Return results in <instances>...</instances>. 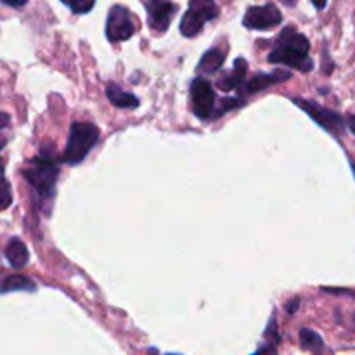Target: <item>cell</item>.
Here are the masks:
<instances>
[{"mask_svg": "<svg viewBox=\"0 0 355 355\" xmlns=\"http://www.w3.org/2000/svg\"><path fill=\"white\" fill-rule=\"evenodd\" d=\"M290 78L291 73L288 69H276L272 73H259L252 80H248V83H246V92H259V90L267 89V87L274 85V83L286 82Z\"/></svg>", "mask_w": 355, "mask_h": 355, "instance_id": "obj_10", "label": "cell"}, {"mask_svg": "<svg viewBox=\"0 0 355 355\" xmlns=\"http://www.w3.org/2000/svg\"><path fill=\"white\" fill-rule=\"evenodd\" d=\"M162 2H170V0H149V3H162Z\"/></svg>", "mask_w": 355, "mask_h": 355, "instance_id": "obj_26", "label": "cell"}, {"mask_svg": "<svg viewBox=\"0 0 355 355\" xmlns=\"http://www.w3.org/2000/svg\"><path fill=\"white\" fill-rule=\"evenodd\" d=\"M312 3H314L315 9H324L326 3H328V0H312Z\"/></svg>", "mask_w": 355, "mask_h": 355, "instance_id": "obj_23", "label": "cell"}, {"mask_svg": "<svg viewBox=\"0 0 355 355\" xmlns=\"http://www.w3.org/2000/svg\"><path fill=\"white\" fill-rule=\"evenodd\" d=\"M309 51H311V44L307 37L298 33L293 26H288L277 37L276 45L269 54V62L290 66L298 71H311L314 68V62L309 58Z\"/></svg>", "mask_w": 355, "mask_h": 355, "instance_id": "obj_1", "label": "cell"}, {"mask_svg": "<svg viewBox=\"0 0 355 355\" xmlns=\"http://www.w3.org/2000/svg\"><path fill=\"white\" fill-rule=\"evenodd\" d=\"M284 3H286V6H295V3H297V0H283Z\"/></svg>", "mask_w": 355, "mask_h": 355, "instance_id": "obj_25", "label": "cell"}, {"mask_svg": "<svg viewBox=\"0 0 355 355\" xmlns=\"http://www.w3.org/2000/svg\"><path fill=\"white\" fill-rule=\"evenodd\" d=\"M352 165H354V163H352ZM354 172H355V165H354Z\"/></svg>", "mask_w": 355, "mask_h": 355, "instance_id": "obj_27", "label": "cell"}, {"mask_svg": "<svg viewBox=\"0 0 355 355\" xmlns=\"http://www.w3.org/2000/svg\"><path fill=\"white\" fill-rule=\"evenodd\" d=\"M66 6H69V9L76 14H87L92 10V7L96 6V0H61Z\"/></svg>", "mask_w": 355, "mask_h": 355, "instance_id": "obj_18", "label": "cell"}, {"mask_svg": "<svg viewBox=\"0 0 355 355\" xmlns=\"http://www.w3.org/2000/svg\"><path fill=\"white\" fill-rule=\"evenodd\" d=\"M218 7L214 0H191L189 9L180 21V33L184 37H196L203 30L205 23L218 16Z\"/></svg>", "mask_w": 355, "mask_h": 355, "instance_id": "obj_4", "label": "cell"}, {"mask_svg": "<svg viewBox=\"0 0 355 355\" xmlns=\"http://www.w3.org/2000/svg\"><path fill=\"white\" fill-rule=\"evenodd\" d=\"M10 127V116L7 113H0V151L7 144V130Z\"/></svg>", "mask_w": 355, "mask_h": 355, "instance_id": "obj_19", "label": "cell"}, {"mask_svg": "<svg viewBox=\"0 0 355 355\" xmlns=\"http://www.w3.org/2000/svg\"><path fill=\"white\" fill-rule=\"evenodd\" d=\"M10 205H12V191L3 173V159L0 158V211L7 210Z\"/></svg>", "mask_w": 355, "mask_h": 355, "instance_id": "obj_16", "label": "cell"}, {"mask_svg": "<svg viewBox=\"0 0 355 355\" xmlns=\"http://www.w3.org/2000/svg\"><path fill=\"white\" fill-rule=\"evenodd\" d=\"M297 298H295V300L293 302H291V307H288V312H295V311H297Z\"/></svg>", "mask_w": 355, "mask_h": 355, "instance_id": "obj_24", "label": "cell"}, {"mask_svg": "<svg viewBox=\"0 0 355 355\" xmlns=\"http://www.w3.org/2000/svg\"><path fill=\"white\" fill-rule=\"evenodd\" d=\"M97 139H99V128L96 125L89 121H75L69 128L68 144H66L62 159L68 165H78L87 158Z\"/></svg>", "mask_w": 355, "mask_h": 355, "instance_id": "obj_3", "label": "cell"}, {"mask_svg": "<svg viewBox=\"0 0 355 355\" xmlns=\"http://www.w3.org/2000/svg\"><path fill=\"white\" fill-rule=\"evenodd\" d=\"M246 69H248V64H246L245 59L243 58L236 59L234 69L218 80V87H220V90H224V92H231V90H234L236 87L241 85V82H245Z\"/></svg>", "mask_w": 355, "mask_h": 355, "instance_id": "obj_11", "label": "cell"}, {"mask_svg": "<svg viewBox=\"0 0 355 355\" xmlns=\"http://www.w3.org/2000/svg\"><path fill=\"white\" fill-rule=\"evenodd\" d=\"M347 125H349V128L352 130V134H355V114H350V116L347 118Z\"/></svg>", "mask_w": 355, "mask_h": 355, "instance_id": "obj_22", "label": "cell"}, {"mask_svg": "<svg viewBox=\"0 0 355 355\" xmlns=\"http://www.w3.org/2000/svg\"><path fill=\"white\" fill-rule=\"evenodd\" d=\"M107 99L113 103V106L116 107H137L139 106V99L130 92H125L121 90L116 83H110L106 89Z\"/></svg>", "mask_w": 355, "mask_h": 355, "instance_id": "obj_14", "label": "cell"}, {"mask_svg": "<svg viewBox=\"0 0 355 355\" xmlns=\"http://www.w3.org/2000/svg\"><path fill=\"white\" fill-rule=\"evenodd\" d=\"M283 21V14L274 3L250 7L243 17V26L250 30H270Z\"/></svg>", "mask_w": 355, "mask_h": 355, "instance_id": "obj_7", "label": "cell"}, {"mask_svg": "<svg viewBox=\"0 0 355 355\" xmlns=\"http://www.w3.org/2000/svg\"><path fill=\"white\" fill-rule=\"evenodd\" d=\"M149 10V26L155 31H166L170 23H172L173 16L177 12V6L172 2H162V3H148Z\"/></svg>", "mask_w": 355, "mask_h": 355, "instance_id": "obj_9", "label": "cell"}, {"mask_svg": "<svg viewBox=\"0 0 355 355\" xmlns=\"http://www.w3.org/2000/svg\"><path fill=\"white\" fill-rule=\"evenodd\" d=\"M300 342H302V347H304V349L312 350V352H321L322 347H324L321 336H319L318 333L311 331V329H302Z\"/></svg>", "mask_w": 355, "mask_h": 355, "instance_id": "obj_17", "label": "cell"}, {"mask_svg": "<svg viewBox=\"0 0 355 355\" xmlns=\"http://www.w3.org/2000/svg\"><path fill=\"white\" fill-rule=\"evenodd\" d=\"M295 104H298V106H300L315 123L321 125L324 130L331 132V134L335 135H342L343 132H345V121H343V118L340 116L338 113H335V111L305 99H295Z\"/></svg>", "mask_w": 355, "mask_h": 355, "instance_id": "obj_5", "label": "cell"}, {"mask_svg": "<svg viewBox=\"0 0 355 355\" xmlns=\"http://www.w3.org/2000/svg\"><path fill=\"white\" fill-rule=\"evenodd\" d=\"M23 175L26 182L33 189L35 196L40 200V203H47L52 200L55 189V180L59 175V166L54 162L51 153L42 151L28 162V166L23 170Z\"/></svg>", "mask_w": 355, "mask_h": 355, "instance_id": "obj_2", "label": "cell"}, {"mask_svg": "<svg viewBox=\"0 0 355 355\" xmlns=\"http://www.w3.org/2000/svg\"><path fill=\"white\" fill-rule=\"evenodd\" d=\"M168 355H177V354H168Z\"/></svg>", "mask_w": 355, "mask_h": 355, "instance_id": "obj_28", "label": "cell"}, {"mask_svg": "<svg viewBox=\"0 0 355 355\" xmlns=\"http://www.w3.org/2000/svg\"><path fill=\"white\" fill-rule=\"evenodd\" d=\"M239 104H241V101H236V99H224V101H222L220 110H218L217 113H215V116H218V114H224L225 111H229V110H234V107H236V106H239Z\"/></svg>", "mask_w": 355, "mask_h": 355, "instance_id": "obj_20", "label": "cell"}, {"mask_svg": "<svg viewBox=\"0 0 355 355\" xmlns=\"http://www.w3.org/2000/svg\"><path fill=\"white\" fill-rule=\"evenodd\" d=\"M135 33V23L123 6H113L106 21V37L110 42L128 40Z\"/></svg>", "mask_w": 355, "mask_h": 355, "instance_id": "obj_6", "label": "cell"}, {"mask_svg": "<svg viewBox=\"0 0 355 355\" xmlns=\"http://www.w3.org/2000/svg\"><path fill=\"white\" fill-rule=\"evenodd\" d=\"M26 2L28 0H2V3H6V6H9V7H23V6H26Z\"/></svg>", "mask_w": 355, "mask_h": 355, "instance_id": "obj_21", "label": "cell"}, {"mask_svg": "<svg viewBox=\"0 0 355 355\" xmlns=\"http://www.w3.org/2000/svg\"><path fill=\"white\" fill-rule=\"evenodd\" d=\"M10 291H35V283L24 276H7L0 286V293H10Z\"/></svg>", "mask_w": 355, "mask_h": 355, "instance_id": "obj_15", "label": "cell"}, {"mask_svg": "<svg viewBox=\"0 0 355 355\" xmlns=\"http://www.w3.org/2000/svg\"><path fill=\"white\" fill-rule=\"evenodd\" d=\"M224 61H225V51H222V49L218 47H214L203 54L200 64H198V71L211 75V73L218 71V69L222 68Z\"/></svg>", "mask_w": 355, "mask_h": 355, "instance_id": "obj_13", "label": "cell"}, {"mask_svg": "<svg viewBox=\"0 0 355 355\" xmlns=\"http://www.w3.org/2000/svg\"><path fill=\"white\" fill-rule=\"evenodd\" d=\"M6 257L14 269H23L28 263V260H30V253H28L26 245L19 238L10 239L6 248Z\"/></svg>", "mask_w": 355, "mask_h": 355, "instance_id": "obj_12", "label": "cell"}, {"mask_svg": "<svg viewBox=\"0 0 355 355\" xmlns=\"http://www.w3.org/2000/svg\"><path fill=\"white\" fill-rule=\"evenodd\" d=\"M191 103L198 118H210L215 107V92L207 78H196L191 83Z\"/></svg>", "mask_w": 355, "mask_h": 355, "instance_id": "obj_8", "label": "cell"}]
</instances>
